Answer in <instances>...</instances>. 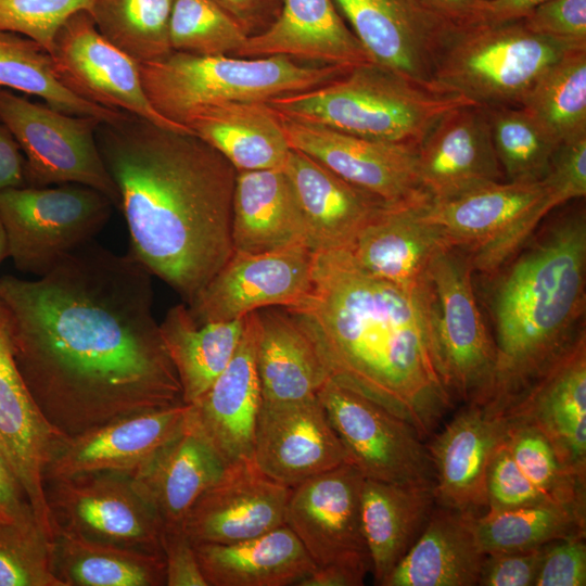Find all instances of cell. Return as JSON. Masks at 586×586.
I'll return each mask as SVG.
<instances>
[{
  "label": "cell",
  "instance_id": "cell-60",
  "mask_svg": "<svg viewBox=\"0 0 586 586\" xmlns=\"http://www.w3.org/2000/svg\"><path fill=\"white\" fill-rule=\"evenodd\" d=\"M0 521H5V520H3V519L0 517Z\"/></svg>",
  "mask_w": 586,
  "mask_h": 586
},
{
  "label": "cell",
  "instance_id": "cell-3",
  "mask_svg": "<svg viewBox=\"0 0 586 586\" xmlns=\"http://www.w3.org/2000/svg\"><path fill=\"white\" fill-rule=\"evenodd\" d=\"M426 285L360 270L346 250L315 252L305 300L285 307L317 342L331 379L407 421L424 441L454 407L432 341Z\"/></svg>",
  "mask_w": 586,
  "mask_h": 586
},
{
  "label": "cell",
  "instance_id": "cell-47",
  "mask_svg": "<svg viewBox=\"0 0 586 586\" xmlns=\"http://www.w3.org/2000/svg\"><path fill=\"white\" fill-rule=\"evenodd\" d=\"M90 4L91 0H0V31L27 37L50 53L65 21L89 11Z\"/></svg>",
  "mask_w": 586,
  "mask_h": 586
},
{
  "label": "cell",
  "instance_id": "cell-54",
  "mask_svg": "<svg viewBox=\"0 0 586 586\" xmlns=\"http://www.w3.org/2000/svg\"><path fill=\"white\" fill-rule=\"evenodd\" d=\"M253 36L265 30L278 16L283 0H213Z\"/></svg>",
  "mask_w": 586,
  "mask_h": 586
},
{
  "label": "cell",
  "instance_id": "cell-20",
  "mask_svg": "<svg viewBox=\"0 0 586 586\" xmlns=\"http://www.w3.org/2000/svg\"><path fill=\"white\" fill-rule=\"evenodd\" d=\"M65 438L46 420L20 373L10 316L0 300V446L22 484L38 524L52 540L54 528L46 499L44 471Z\"/></svg>",
  "mask_w": 586,
  "mask_h": 586
},
{
  "label": "cell",
  "instance_id": "cell-16",
  "mask_svg": "<svg viewBox=\"0 0 586 586\" xmlns=\"http://www.w3.org/2000/svg\"><path fill=\"white\" fill-rule=\"evenodd\" d=\"M278 115L291 149L307 154L353 186L388 205L432 201L419 178L417 146L367 139Z\"/></svg>",
  "mask_w": 586,
  "mask_h": 586
},
{
  "label": "cell",
  "instance_id": "cell-32",
  "mask_svg": "<svg viewBox=\"0 0 586 586\" xmlns=\"http://www.w3.org/2000/svg\"><path fill=\"white\" fill-rule=\"evenodd\" d=\"M476 514L437 506L381 586H476L484 558Z\"/></svg>",
  "mask_w": 586,
  "mask_h": 586
},
{
  "label": "cell",
  "instance_id": "cell-58",
  "mask_svg": "<svg viewBox=\"0 0 586 586\" xmlns=\"http://www.w3.org/2000/svg\"><path fill=\"white\" fill-rule=\"evenodd\" d=\"M432 9L456 26L472 24L485 0H424Z\"/></svg>",
  "mask_w": 586,
  "mask_h": 586
},
{
  "label": "cell",
  "instance_id": "cell-18",
  "mask_svg": "<svg viewBox=\"0 0 586 586\" xmlns=\"http://www.w3.org/2000/svg\"><path fill=\"white\" fill-rule=\"evenodd\" d=\"M371 61L426 89L457 27L424 0H333Z\"/></svg>",
  "mask_w": 586,
  "mask_h": 586
},
{
  "label": "cell",
  "instance_id": "cell-5",
  "mask_svg": "<svg viewBox=\"0 0 586 586\" xmlns=\"http://www.w3.org/2000/svg\"><path fill=\"white\" fill-rule=\"evenodd\" d=\"M267 103L296 120L412 146L448 112L476 104L463 95L426 89L372 62L323 86Z\"/></svg>",
  "mask_w": 586,
  "mask_h": 586
},
{
  "label": "cell",
  "instance_id": "cell-42",
  "mask_svg": "<svg viewBox=\"0 0 586 586\" xmlns=\"http://www.w3.org/2000/svg\"><path fill=\"white\" fill-rule=\"evenodd\" d=\"M560 143L586 135V49L552 64L520 104Z\"/></svg>",
  "mask_w": 586,
  "mask_h": 586
},
{
  "label": "cell",
  "instance_id": "cell-10",
  "mask_svg": "<svg viewBox=\"0 0 586 586\" xmlns=\"http://www.w3.org/2000/svg\"><path fill=\"white\" fill-rule=\"evenodd\" d=\"M113 206L105 194L80 183L5 189L0 192V217L9 257L17 270L41 277L93 241Z\"/></svg>",
  "mask_w": 586,
  "mask_h": 586
},
{
  "label": "cell",
  "instance_id": "cell-4",
  "mask_svg": "<svg viewBox=\"0 0 586 586\" xmlns=\"http://www.w3.org/2000/svg\"><path fill=\"white\" fill-rule=\"evenodd\" d=\"M586 218L571 212L491 277L496 349L486 403L505 411L585 331Z\"/></svg>",
  "mask_w": 586,
  "mask_h": 586
},
{
  "label": "cell",
  "instance_id": "cell-31",
  "mask_svg": "<svg viewBox=\"0 0 586 586\" xmlns=\"http://www.w3.org/2000/svg\"><path fill=\"white\" fill-rule=\"evenodd\" d=\"M231 241L233 252L242 253L310 249L304 215L282 168L237 173Z\"/></svg>",
  "mask_w": 586,
  "mask_h": 586
},
{
  "label": "cell",
  "instance_id": "cell-40",
  "mask_svg": "<svg viewBox=\"0 0 586 586\" xmlns=\"http://www.w3.org/2000/svg\"><path fill=\"white\" fill-rule=\"evenodd\" d=\"M0 88L36 95L58 111L92 116L106 124L128 115L72 92L58 78L50 54L34 40L15 33L0 31Z\"/></svg>",
  "mask_w": 586,
  "mask_h": 586
},
{
  "label": "cell",
  "instance_id": "cell-56",
  "mask_svg": "<svg viewBox=\"0 0 586 586\" xmlns=\"http://www.w3.org/2000/svg\"><path fill=\"white\" fill-rule=\"evenodd\" d=\"M26 186L24 155L8 127L0 122V192Z\"/></svg>",
  "mask_w": 586,
  "mask_h": 586
},
{
  "label": "cell",
  "instance_id": "cell-30",
  "mask_svg": "<svg viewBox=\"0 0 586 586\" xmlns=\"http://www.w3.org/2000/svg\"><path fill=\"white\" fill-rule=\"evenodd\" d=\"M228 466L188 419L180 431L131 475L163 530L182 527L198 498Z\"/></svg>",
  "mask_w": 586,
  "mask_h": 586
},
{
  "label": "cell",
  "instance_id": "cell-9",
  "mask_svg": "<svg viewBox=\"0 0 586 586\" xmlns=\"http://www.w3.org/2000/svg\"><path fill=\"white\" fill-rule=\"evenodd\" d=\"M562 199L543 179L492 182L424 206L450 247L470 254L474 272L492 276L532 237Z\"/></svg>",
  "mask_w": 586,
  "mask_h": 586
},
{
  "label": "cell",
  "instance_id": "cell-27",
  "mask_svg": "<svg viewBox=\"0 0 586 586\" xmlns=\"http://www.w3.org/2000/svg\"><path fill=\"white\" fill-rule=\"evenodd\" d=\"M426 204L386 206L347 250L353 263L406 290L424 288L432 260L450 247L440 227L425 217Z\"/></svg>",
  "mask_w": 586,
  "mask_h": 586
},
{
  "label": "cell",
  "instance_id": "cell-46",
  "mask_svg": "<svg viewBox=\"0 0 586 586\" xmlns=\"http://www.w3.org/2000/svg\"><path fill=\"white\" fill-rule=\"evenodd\" d=\"M0 586H65L53 568V540L37 520L0 521Z\"/></svg>",
  "mask_w": 586,
  "mask_h": 586
},
{
  "label": "cell",
  "instance_id": "cell-6",
  "mask_svg": "<svg viewBox=\"0 0 586 586\" xmlns=\"http://www.w3.org/2000/svg\"><path fill=\"white\" fill-rule=\"evenodd\" d=\"M352 67L306 65L283 56H203L171 51L140 64L144 92L164 117L183 125L193 111L222 102H268L323 86ZM184 126V125H183Z\"/></svg>",
  "mask_w": 586,
  "mask_h": 586
},
{
  "label": "cell",
  "instance_id": "cell-24",
  "mask_svg": "<svg viewBox=\"0 0 586 586\" xmlns=\"http://www.w3.org/2000/svg\"><path fill=\"white\" fill-rule=\"evenodd\" d=\"M504 411L466 404L426 445L437 506L477 515L487 508V471L507 429Z\"/></svg>",
  "mask_w": 586,
  "mask_h": 586
},
{
  "label": "cell",
  "instance_id": "cell-48",
  "mask_svg": "<svg viewBox=\"0 0 586 586\" xmlns=\"http://www.w3.org/2000/svg\"><path fill=\"white\" fill-rule=\"evenodd\" d=\"M486 491L487 511L508 510L551 500L521 473L504 437L489 461Z\"/></svg>",
  "mask_w": 586,
  "mask_h": 586
},
{
  "label": "cell",
  "instance_id": "cell-55",
  "mask_svg": "<svg viewBox=\"0 0 586 586\" xmlns=\"http://www.w3.org/2000/svg\"><path fill=\"white\" fill-rule=\"evenodd\" d=\"M0 517L5 521L36 520L26 494L0 446Z\"/></svg>",
  "mask_w": 586,
  "mask_h": 586
},
{
  "label": "cell",
  "instance_id": "cell-1",
  "mask_svg": "<svg viewBox=\"0 0 586 586\" xmlns=\"http://www.w3.org/2000/svg\"><path fill=\"white\" fill-rule=\"evenodd\" d=\"M152 275L91 241L49 272L0 277L16 366L66 437L184 404L153 315Z\"/></svg>",
  "mask_w": 586,
  "mask_h": 586
},
{
  "label": "cell",
  "instance_id": "cell-41",
  "mask_svg": "<svg viewBox=\"0 0 586 586\" xmlns=\"http://www.w3.org/2000/svg\"><path fill=\"white\" fill-rule=\"evenodd\" d=\"M175 0H91L89 14L99 33L138 63L173 50L169 22Z\"/></svg>",
  "mask_w": 586,
  "mask_h": 586
},
{
  "label": "cell",
  "instance_id": "cell-52",
  "mask_svg": "<svg viewBox=\"0 0 586 586\" xmlns=\"http://www.w3.org/2000/svg\"><path fill=\"white\" fill-rule=\"evenodd\" d=\"M544 180L565 203L586 195V135L558 146Z\"/></svg>",
  "mask_w": 586,
  "mask_h": 586
},
{
  "label": "cell",
  "instance_id": "cell-21",
  "mask_svg": "<svg viewBox=\"0 0 586 586\" xmlns=\"http://www.w3.org/2000/svg\"><path fill=\"white\" fill-rule=\"evenodd\" d=\"M504 412L511 422L537 429L552 446L559 462L585 476V331Z\"/></svg>",
  "mask_w": 586,
  "mask_h": 586
},
{
  "label": "cell",
  "instance_id": "cell-11",
  "mask_svg": "<svg viewBox=\"0 0 586 586\" xmlns=\"http://www.w3.org/2000/svg\"><path fill=\"white\" fill-rule=\"evenodd\" d=\"M0 122L24 155L27 186L80 183L118 205V192L97 140L103 122L63 113L4 88H0Z\"/></svg>",
  "mask_w": 586,
  "mask_h": 586
},
{
  "label": "cell",
  "instance_id": "cell-13",
  "mask_svg": "<svg viewBox=\"0 0 586 586\" xmlns=\"http://www.w3.org/2000/svg\"><path fill=\"white\" fill-rule=\"evenodd\" d=\"M53 528L84 538L162 553L163 525L130 474L90 472L44 486Z\"/></svg>",
  "mask_w": 586,
  "mask_h": 586
},
{
  "label": "cell",
  "instance_id": "cell-29",
  "mask_svg": "<svg viewBox=\"0 0 586 586\" xmlns=\"http://www.w3.org/2000/svg\"><path fill=\"white\" fill-rule=\"evenodd\" d=\"M234 55H283L343 67L372 62L333 0H283L277 18L249 36Z\"/></svg>",
  "mask_w": 586,
  "mask_h": 586
},
{
  "label": "cell",
  "instance_id": "cell-44",
  "mask_svg": "<svg viewBox=\"0 0 586 586\" xmlns=\"http://www.w3.org/2000/svg\"><path fill=\"white\" fill-rule=\"evenodd\" d=\"M249 35L213 0H175L169 22L173 51L203 56L234 55Z\"/></svg>",
  "mask_w": 586,
  "mask_h": 586
},
{
  "label": "cell",
  "instance_id": "cell-43",
  "mask_svg": "<svg viewBox=\"0 0 586 586\" xmlns=\"http://www.w3.org/2000/svg\"><path fill=\"white\" fill-rule=\"evenodd\" d=\"M484 107L495 152L508 181L543 180L561 143L520 105Z\"/></svg>",
  "mask_w": 586,
  "mask_h": 586
},
{
  "label": "cell",
  "instance_id": "cell-22",
  "mask_svg": "<svg viewBox=\"0 0 586 586\" xmlns=\"http://www.w3.org/2000/svg\"><path fill=\"white\" fill-rule=\"evenodd\" d=\"M291 487L263 474L254 462L230 466L188 512L182 528L195 544H233L285 524Z\"/></svg>",
  "mask_w": 586,
  "mask_h": 586
},
{
  "label": "cell",
  "instance_id": "cell-49",
  "mask_svg": "<svg viewBox=\"0 0 586 586\" xmlns=\"http://www.w3.org/2000/svg\"><path fill=\"white\" fill-rule=\"evenodd\" d=\"M521 22L536 35L586 48V0H549Z\"/></svg>",
  "mask_w": 586,
  "mask_h": 586
},
{
  "label": "cell",
  "instance_id": "cell-50",
  "mask_svg": "<svg viewBox=\"0 0 586 586\" xmlns=\"http://www.w3.org/2000/svg\"><path fill=\"white\" fill-rule=\"evenodd\" d=\"M548 545L520 551L486 553L479 586H534Z\"/></svg>",
  "mask_w": 586,
  "mask_h": 586
},
{
  "label": "cell",
  "instance_id": "cell-23",
  "mask_svg": "<svg viewBox=\"0 0 586 586\" xmlns=\"http://www.w3.org/2000/svg\"><path fill=\"white\" fill-rule=\"evenodd\" d=\"M255 311L245 317L239 345L224 371L194 403L187 419L230 467L253 461L255 429L262 405L256 364Z\"/></svg>",
  "mask_w": 586,
  "mask_h": 586
},
{
  "label": "cell",
  "instance_id": "cell-14",
  "mask_svg": "<svg viewBox=\"0 0 586 586\" xmlns=\"http://www.w3.org/2000/svg\"><path fill=\"white\" fill-rule=\"evenodd\" d=\"M49 54L60 81L78 97L164 129L193 133L153 107L142 86L140 63L105 39L88 11L65 21Z\"/></svg>",
  "mask_w": 586,
  "mask_h": 586
},
{
  "label": "cell",
  "instance_id": "cell-57",
  "mask_svg": "<svg viewBox=\"0 0 586 586\" xmlns=\"http://www.w3.org/2000/svg\"><path fill=\"white\" fill-rule=\"evenodd\" d=\"M547 1L549 0H485L473 23L498 24L521 21Z\"/></svg>",
  "mask_w": 586,
  "mask_h": 586
},
{
  "label": "cell",
  "instance_id": "cell-33",
  "mask_svg": "<svg viewBox=\"0 0 586 586\" xmlns=\"http://www.w3.org/2000/svg\"><path fill=\"white\" fill-rule=\"evenodd\" d=\"M255 314L263 400L288 402L317 395L331 375L303 321L285 307H265Z\"/></svg>",
  "mask_w": 586,
  "mask_h": 586
},
{
  "label": "cell",
  "instance_id": "cell-25",
  "mask_svg": "<svg viewBox=\"0 0 586 586\" xmlns=\"http://www.w3.org/2000/svg\"><path fill=\"white\" fill-rule=\"evenodd\" d=\"M420 181L432 201H443L501 181L487 113L477 104L445 114L416 150Z\"/></svg>",
  "mask_w": 586,
  "mask_h": 586
},
{
  "label": "cell",
  "instance_id": "cell-12",
  "mask_svg": "<svg viewBox=\"0 0 586 586\" xmlns=\"http://www.w3.org/2000/svg\"><path fill=\"white\" fill-rule=\"evenodd\" d=\"M317 396L348 462L365 479L434 485V468L426 445L407 421L332 379Z\"/></svg>",
  "mask_w": 586,
  "mask_h": 586
},
{
  "label": "cell",
  "instance_id": "cell-7",
  "mask_svg": "<svg viewBox=\"0 0 586 586\" xmlns=\"http://www.w3.org/2000/svg\"><path fill=\"white\" fill-rule=\"evenodd\" d=\"M582 49L536 35L521 21L457 26L437 54L431 88L481 106L520 105L552 64Z\"/></svg>",
  "mask_w": 586,
  "mask_h": 586
},
{
  "label": "cell",
  "instance_id": "cell-38",
  "mask_svg": "<svg viewBox=\"0 0 586 586\" xmlns=\"http://www.w3.org/2000/svg\"><path fill=\"white\" fill-rule=\"evenodd\" d=\"M53 568L65 586H165L163 553L99 543L54 528Z\"/></svg>",
  "mask_w": 586,
  "mask_h": 586
},
{
  "label": "cell",
  "instance_id": "cell-45",
  "mask_svg": "<svg viewBox=\"0 0 586 586\" xmlns=\"http://www.w3.org/2000/svg\"><path fill=\"white\" fill-rule=\"evenodd\" d=\"M507 420L504 440L521 473L551 500L585 501V476L563 467L537 429Z\"/></svg>",
  "mask_w": 586,
  "mask_h": 586
},
{
  "label": "cell",
  "instance_id": "cell-8",
  "mask_svg": "<svg viewBox=\"0 0 586 586\" xmlns=\"http://www.w3.org/2000/svg\"><path fill=\"white\" fill-rule=\"evenodd\" d=\"M467 251L447 247L428 271V313L443 382L455 400L486 404L493 393L496 349L477 306Z\"/></svg>",
  "mask_w": 586,
  "mask_h": 586
},
{
  "label": "cell",
  "instance_id": "cell-35",
  "mask_svg": "<svg viewBox=\"0 0 586 586\" xmlns=\"http://www.w3.org/2000/svg\"><path fill=\"white\" fill-rule=\"evenodd\" d=\"M207 586H288L316 570L288 526L233 544H195Z\"/></svg>",
  "mask_w": 586,
  "mask_h": 586
},
{
  "label": "cell",
  "instance_id": "cell-26",
  "mask_svg": "<svg viewBox=\"0 0 586 586\" xmlns=\"http://www.w3.org/2000/svg\"><path fill=\"white\" fill-rule=\"evenodd\" d=\"M188 404L130 415L66 437L44 471V481L90 472L132 475L183 426Z\"/></svg>",
  "mask_w": 586,
  "mask_h": 586
},
{
  "label": "cell",
  "instance_id": "cell-2",
  "mask_svg": "<svg viewBox=\"0 0 586 586\" xmlns=\"http://www.w3.org/2000/svg\"><path fill=\"white\" fill-rule=\"evenodd\" d=\"M97 140L118 192L129 254L189 304L233 254L237 169L193 133L130 114L102 123Z\"/></svg>",
  "mask_w": 586,
  "mask_h": 586
},
{
  "label": "cell",
  "instance_id": "cell-19",
  "mask_svg": "<svg viewBox=\"0 0 586 586\" xmlns=\"http://www.w3.org/2000/svg\"><path fill=\"white\" fill-rule=\"evenodd\" d=\"M253 461L267 477L293 488L348 459L315 395L288 402L262 399Z\"/></svg>",
  "mask_w": 586,
  "mask_h": 586
},
{
  "label": "cell",
  "instance_id": "cell-36",
  "mask_svg": "<svg viewBox=\"0 0 586 586\" xmlns=\"http://www.w3.org/2000/svg\"><path fill=\"white\" fill-rule=\"evenodd\" d=\"M435 507L434 485L365 479L360 517L375 585L416 543Z\"/></svg>",
  "mask_w": 586,
  "mask_h": 586
},
{
  "label": "cell",
  "instance_id": "cell-15",
  "mask_svg": "<svg viewBox=\"0 0 586 586\" xmlns=\"http://www.w3.org/2000/svg\"><path fill=\"white\" fill-rule=\"evenodd\" d=\"M364 482L361 472L345 462L292 488L285 525L316 568L343 566L365 577L371 572L360 517Z\"/></svg>",
  "mask_w": 586,
  "mask_h": 586
},
{
  "label": "cell",
  "instance_id": "cell-51",
  "mask_svg": "<svg viewBox=\"0 0 586 586\" xmlns=\"http://www.w3.org/2000/svg\"><path fill=\"white\" fill-rule=\"evenodd\" d=\"M585 537L553 542L548 546L534 586H585Z\"/></svg>",
  "mask_w": 586,
  "mask_h": 586
},
{
  "label": "cell",
  "instance_id": "cell-37",
  "mask_svg": "<svg viewBox=\"0 0 586 586\" xmlns=\"http://www.w3.org/2000/svg\"><path fill=\"white\" fill-rule=\"evenodd\" d=\"M245 317L196 323L184 304L167 310L160 333L184 404L196 402L227 367L241 340Z\"/></svg>",
  "mask_w": 586,
  "mask_h": 586
},
{
  "label": "cell",
  "instance_id": "cell-28",
  "mask_svg": "<svg viewBox=\"0 0 586 586\" xmlns=\"http://www.w3.org/2000/svg\"><path fill=\"white\" fill-rule=\"evenodd\" d=\"M304 215L314 252L349 250L360 230L388 204L291 149L282 167Z\"/></svg>",
  "mask_w": 586,
  "mask_h": 586
},
{
  "label": "cell",
  "instance_id": "cell-17",
  "mask_svg": "<svg viewBox=\"0 0 586 586\" xmlns=\"http://www.w3.org/2000/svg\"><path fill=\"white\" fill-rule=\"evenodd\" d=\"M314 254L296 245L265 253L233 252L188 304L196 323L230 321L265 307H295L313 284Z\"/></svg>",
  "mask_w": 586,
  "mask_h": 586
},
{
  "label": "cell",
  "instance_id": "cell-53",
  "mask_svg": "<svg viewBox=\"0 0 586 586\" xmlns=\"http://www.w3.org/2000/svg\"><path fill=\"white\" fill-rule=\"evenodd\" d=\"M161 547L166 586H207L194 545L182 527L164 528Z\"/></svg>",
  "mask_w": 586,
  "mask_h": 586
},
{
  "label": "cell",
  "instance_id": "cell-34",
  "mask_svg": "<svg viewBox=\"0 0 586 586\" xmlns=\"http://www.w3.org/2000/svg\"><path fill=\"white\" fill-rule=\"evenodd\" d=\"M194 136L237 169L282 168L291 146L267 102H222L193 111L183 122Z\"/></svg>",
  "mask_w": 586,
  "mask_h": 586
},
{
  "label": "cell",
  "instance_id": "cell-59",
  "mask_svg": "<svg viewBox=\"0 0 586 586\" xmlns=\"http://www.w3.org/2000/svg\"><path fill=\"white\" fill-rule=\"evenodd\" d=\"M9 257V241L4 225L0 217V265L1 263Z\"/></svg>",
  "mask_w": 586,
  "mask_h": 586
},
{
  "label": "cell",
  "instance_id": "cell-39",
  "mask_svg": "<svg viewBox=\"0 0 586 586\" xmlns=\"http://www.w3.org/2000/svg\"><path fill=\"white\" fill-rule=\"evenodd\" d=\"M585 501L548 500L475 517L485 553L538 548L553 542L585 537Z\"/></svg>",
  "mask_w": 586,
  "mask_h": 586
}]
</instances>
